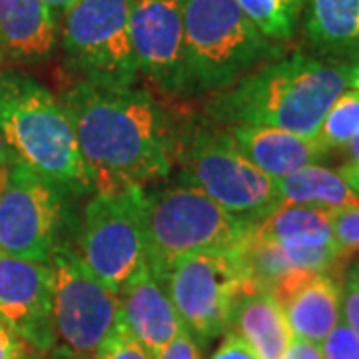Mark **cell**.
Instances as JSON below:
<instances>
[{"label": "cell", "mask_w": 359, "mask_h": 359, "mask_svg": "<svg viewBox=\"0 0 359 359\" xmlns=\"http://www.w3.org/2000/svg\"><path fill=\"white\" fill-rule=\"evenodd\" d=\"M74 194L14 160L0 192V252L48 264L56 250L68 245Z\"/></svg>", "instance_id": "cell-9"}, {"label": "cell", "mask_w": 359, "mask_h": 359, "mask_svg": "<svg viewBox=\"0 0 359 359\" xmlns=\"http://www.w3.org/2000/svg\"><path fill=\"white\" fill-rule=\"evenodd\" d=\"M130 40L140 74L184 96V22L178 0H128Z\"/></svg>", "instance_id": "cell-12"}, {"label": "cell", "mask_w": 359, "mask_h": 359, "mask_svg": "<svg viewBox=\"0 0 359 359\" xmlns=\"http://www.w3.org/2000/svg\"><path fill=\"white\" fill-rule=\"evenodd\" d=\"M332 226H334V242L339 256L347 259L351 254L359 252V205L334 210Z\"/></svg>", "instance_id": "cell-25"}, {"label": "cell", "mask_w": 359, "mask_h": 359, "mask_svg": "<svg viewBox=\"0 0 359 359\" xmlns=\"http://www.w3.org/2000/svg\"><path fill=\"white\" fill-rule=\"evenodd\" d=\"M76 252L98 282L120 294L148 266L144 188L94 194L82 212Z\"/></svg>", "instance_id": "cell-8"}, {"label": "cell", "mask_w": 359, "mask_h": 359, "mask_svg": "<svg viewBox=\"0 0 359 359\" xmlns=\"http://www.w3.org/2000/svg\"><path fill=\"white\" fill-rule=\"evenodd\" d=\"M226 332L244 339L259 359H280L294 339L282 306L264 290L244 292L233 302Z\"/></svg>", "instance_id": "cell-18"}, {"label": "cell", "mask_w": 359, "mask_h": 359, "mask_svg": "<svg viewBox=\"0 0 359 359\" xmlns=\"http://www.w3.org/2000/svg\"><path fill=\"white\" fill-rule=\"evenodd\" d=\"M283 202L320 205L327 210H341L359 205V196L341 176L330 168L309 164L299 168L285 178L276 180Z\"/></svg>", "instance_id": "cell-21"}, {"label": "cell", "mask_w": 359, "mask_h": 359, "mask_svg": "<svg viewBox=\"0 0 359 359\" xmlns=\"http://www.w3.org/2000/svg\"><path fill=\"white\" fill-rule=\"evenodd\" d=\"M341 320L359 337V259L351 262L341 282Z\"/></svg>", "instance_id": "cell-27"}, {"label": "cell", "mask_w": 359, "mask_h": 359, "mask_svg": "<svg viewBox=\"0 0 359 359\" xmlns=\"http://www.w3.org/2000/svg\"><path fill=\"white\" fill-rule=\"evenodd\" d=\"M320 347L323 359H359V337L344 320L335 323Z\"/></svg>", "instance_id": "cell-26"}, {"label": "cell", "mask_w": 359, "mask_h": 359, "mask_svg": "<svg viewBox=\"0 0 359 359\" xmlns=\"http://www.w3.org/2000/svg\"><path fill=\"white\" fill-rule=\"evenodd\" d=\"M26 344L13 330L0 321V359H25L28 349Z\"/></svg>", "instance_id": "cell-30"}, {"label": "cell", "mask_w": 359, "mask_h": 359, "mask_svg": "<svg viewBox=\"0 0 359 359\" xmlns=\"http://www.w3.org/2000/svg\"><path fill=\"white\" fill-rule=\"evenodd\" d=\"M339 172H341V176H344L347 184H349V188L359 196V170H344V168H341Z\"/></svg>", "instance_id": "cell-37"}, {"label": "cell", "mask_w": 359, "mask_h": 359, "mask_svg": "<svg viewBox=\"0 0 359 359\" xmlns=\"http://www.w3.org/2000/svg\"><path fill=\"white\" fill-rule=\"evenodd\" d=\"M349 152V162H347L344 170H359V132L353 136V140L346 146Z\"/></svg>", "instance_id": "cell-33"}, {"label": "cell", "mask_w": 359, "mask_h": 359, "mask_svg": "<svg viewBox=\"0 0 359 359\" xmlns=\"http://www.w3.org/2000/svg\"><path fill=\"white\" fill-rule=\"evenodd\" d=\"M6 172H8V168H0V192H2V186L6 182Z\"/></svg>", "instance_id": "cell-38"}, {"label": "cell", "mask_w": 359, "mask_h": 359, "mask_svg": "<svg viewBox=\"0 0 359 359\" xmlns=\"http://www.w3.org/2000/svg\"><path fill=\"white\" fill-rule=\"evenodd\" d=\"M66 74L72 82L124 88L140 76L128 26V0H76L60 22Z\"/></svg>", "instance_id": "cell-7"}, {"label": "cell", "mask_w": 359, "mask_h": 359, "mask_svg": "<svg viewBox=\"0 0 359 359\" xmlns=\"http://www.w3.org/2000/svg\"><path fill=\"white\" fill-rule=\"evenodd\" d=\"M228 130L238 150L273 180L285 178L325 156L323 146L316 138H306L287 130L269 126H230Z\"/></svg>", "instance_id": "cell-17"}, {"label": "cell", "mask_w": 359, "mask_h": 359, "mask_svg": "<svg viewBox=\"0 0 359 359\" xmlns=\"http://www.w3.org/2000/svg\"><path fill=\"white\" fill-rule=\"evenodd\" d=\"M280 359H323L320 344L294 337Z\"/></svg>", "instance_id": "cell-31"}, {"label": "cell", "mask_w": 359, "mask_h": 359, "mask_svg": "<svg viewBox=\"0 0 359 359\" xmlns=\"http://www.w3.org/2000/svg\"><path fill=\"white\" fill-rule=\"evenodd\" d=\"M94 192L144 188L174 168V126L154 96L136 86L70 82L60 90Z\"/></svg>", "instance_id": "cell-1"}, {"label": "cell", "mask_w": 359, "mask_h": 359, "mask_svg": "<svg viewBox=\"0 0 359 359\" xmlns=\"http://www.w3.org/2000/svg\"><path fill=\"white\" fill-rule=\"evenodd\" d=\"M302 14L316 50L334 62H359V0H304Z\"/></svg>", "instance_id": "cell-19"}, {"label": "cell", "mask_w": 359, "mask_h": 359, "mask_svg": "<svg viewBox=\"0 0 359 359\" xmlns=\"http://www.w3.org/2000/svg\"><path fill=\"white\" fill-rule=\"evenodd\" d=\"M90 359H154L152 353L130 334L122 318Z\"/></svg>", "instance_id": "cell-24"}, {"label": "cell", "mask_w": 359, "mask_h": 359, "mask_svg": "<svg viewBox=\"0 0 359 359\" xmlns=\"http://www.w3.org/2000/svg\"><path fill=\"white\" fill-rule=\"evenodd\" d=\"M25 359H84L82 355H78L74 349H70L65 344H56L46 351H28Z\"/></svg>", "instance_id": "cell-32"}, {"label": "cell", "mask_w": 359, "mask_h": 359, "mask_svg": "<svg viewBox=\"0 0 359 359\" xmlns=\"http://www.w3.org/2000/svg\"><path fill=\"white\" fill-rule=\"evenodd\" d=\"M0 132L18 162L76 194L92 190L65 106L34 78L0 74Z\"/></svg>", "instance_id": "cell-4"}, {"label": "cell", "mask_w": 359, "mask_h": 359, "mask_svg": "<svg viewBox=\"0 0 359 359\" xmlns=\"http://www.w3.org/2000/svg\"><path fill=\"white\" fill-rule=\"evenodd\" d=\"M48 6H50L52 11H54V14L58 16V18H62V14L76 2V0H44Z\"/></svg>", "instance_id": "cell-35"}, {"label": "cell", "mask_w": 359, "mask_h": 359, "mask_svg": "<svg viewBox=\"0 0 359 359\" xmlns=\"http://www.w3.org/2000/svg\"><path fill=\"white\" fill-rule=\"evenodd\" d=\"M52 294L50 264L0 252V321L32 351H46L58 344Z\"/></svg>", "instance_id": "cell-13"}, {"label": "cell", "mask_w": 359, "mask_h": 359, "mask_svg": "<svg viewBox=\"0 0 359 359\" xmlns=\"http://www.w3.org/2000/svg\"><path fill=\"white\" fill-rule=\"evenodd\" d=\"M245 18L273 42H285L295 34L304 13V0H233Z\"/></svg>", "instance_id": "cell-22"}, {"label": "cell", "mask_w": 359, "mask_h": 359, "mask_svg": "<svg viewBox=\"0 0 359 359\" xmlns=\"http://www.w3.org/2000/svg\"><path fill=\"white\" fill-rule=\"evenodd\" d=\"M144 219L148 268L160 282L182 257L242 250L252 230V222L190 184L144 190Z\"/></svg>", "instance_id": "cell-5"}, {"label": "cell", "mask_w": 359, "mask_h": 359, "mask_svg": "<svg viewBox=\"0 0 359 359\" xmlns=\"http://www.w3.org/2000/svg\"><path fill=\"white\" fill-rule=\"evenodd\" d=\"M269 294L282 306L294 337L321 344L341 320V283L332 271L294 269Z\"/></svg>", "instance_id": "cell-14"}, {"label": "cell", "mask_w": 359, "mask_h": 359, "mask_svg": "<svg viewBox=\"0 0 359 359\" xmlns=\"http://www.w3.org/2000/svg\"><path fill=\"white\" fill-rule=\"evenodd\" d=\"M242 250L182 257L164 278L184 330L202 349L226 334L233 302L244 292L257 290Z\"/></svg>", "instance_id": "cell-10"}, {"label": "cell", "mask_w": 359, "mask_h": 359, "mask_svg": "<svg viewBox=\"0 0 359 359\" xmlns=\"http://www.w3.org/2000/svg\"><path fill=\"white\" fill-rule=\"evenodd\" d=\"M347 66L304 52L280 56L212 94L204 110L219 126H269L316 138L325 112L347 88Z\"/></svg>", "instance_id": "cell-2"}, {"label": "cell", "mask_w": 359, "mask_h": 359, "mask_svg": "<svg viewBox=\"0 0 359 359\" xmlns=\"http://www.w3.org/2000/svg\"><path fill=\"white\" fill-rule=\"evenodd\" d=\"M332 216L334 210L327 208L282 202L252 224V236L285 250L335 248Z\"/></svg>", "instance_id": "cell-20"}, {"label": "cell", "mask_w": 359, "mask_h": 359, "mask_svg": "<svg viewBox=\"0 0 359 359\" xmlns=\"http://www.w3.org/2000/svg\"><path fill=\"white\" fill-rule=\"evenodd\" d=\"M359 132V94L346 88L325 112L316 140L325 152L335 148H346Z\"/></svg>", "instance_id": "cell-23"}, {"label": "cell", "mask_w": 359, "mask_h": 359, "mask_svg": "<svg viewBox=\"0 0 359 359\" xmlns=\"http://www.w3.org/2000/svg\"><path fill=\"white\" fill-rule=\"evenodd\" d=\"M210 359H259L256 351L245 344L244 339H240L236 334L226 332L222 335V341L216 347V351L212 353Z\"/></svg>", "instance_id": "cell-29"}, {"label": "cell", "mask_w": 359, "mask_h": 359, "mask_svg": "<svg viewBox=\"0 0 359 359\" xmlns=\"http://www.w3.org/2000/svg\"><path fill=\"white\" fill-rule=\"evenodd\" d=\"M60 22L44 0H0V58L36 65L58 44Z\"/></svg>", "instance_id": "cell-16"}, {"label": "cell", "mask_w": 359, "mask_h": 359, "mask_svg": "<svg viewBox=\"0 0 359 359\" xmlns=\"http://www.w3.org/2000/svg\"><path fill=\"white\" fill-rule=\"evenodd\" d=\"M178 162L186 182L245 222H257L282 204L276 180L245 158L230 130L212 120H190L174 130Z\"/></svg>", "instance_id": "cell-6"}, {"label": "cell", "mask_w": 359, "mask_h": 359, "mask_svg": "<svg viewBox=\"0 0 359 359\" xmlns=\"http://www.w3.org/2000/svg\"><path fill=\"white\" fill-rule=\"evenodd\" d=\"M184 22V96H212L282 56L233 0H178Z\"/></svg>", "instance_id": "cell-3"}, {"label": "cell", "mask_w": 359, "mask_h": 359, "mask_svg": "<svg viewBox=\"0 0 359 359\" xmlns=\"http://www.w3.org/2000/svg\"><path fill=\"white\" fill-rule=\"evenodd\" d=\"M347 88L355 90L359 94V62L347 66Z\"/></svg>", "instance_id": "cell-36"}, {"label": "cell", "mask_w": 359, "mask_h": 359, "mask_svg": "<svg viewBox=\"0 0 359 359\" xmlns=\"http://www.w3.org/2000/svg\"><path fill=\"white\" fill-rule=\"evenodd\" d=\"M14 160H16V158H14L13 150H11V146L6 144L2 132H0V168H8Z\"/></svg>", "instance_id": "cell-34"}, {"label": "cell", "mask_w": 359, "mask_h": 359, "mask_svg": "<svg viewBox=\"0 0 359 359\" xmlns=\"http://www.w3.org/2000/svg\"><path fill=\"white\" fill-rule=\"evenodd\" d=\"M202 351L204 349L184 330L156 355V359H202Z\"/></svg>", "instance_id": "cell-28"}, {"label": "cell", "mask_w": 359, "mask_h": 359, "mask_svg": "<svg viewBox=\"0 0 359 359\" xmlns=\"http://www.w3.org/2000/svg\"><path fill=\"white\" fill-rule=\"evenodd\" d=\"M118 297L124 325L154 359L180 332H184L166 285L148 266L122 287Z\"/></svg>", "instance_id": "cell-15"}, {"label": "cell", "mask_w": 359, "mask_h": 359, "mask_svg": "<svg viewBox=\"0 0 359 359\" xmlns=\"http://www.w3.org/2000/svg\"><path fill=\"white\" fill-rule=\"evenodd\" d=\"M48 264L54 282L56 337L78 355L90 359L120 320V297L90 273L74 245L56 250Z\"/></svg>", "instance_id": "cell-11"}]
</instances>
